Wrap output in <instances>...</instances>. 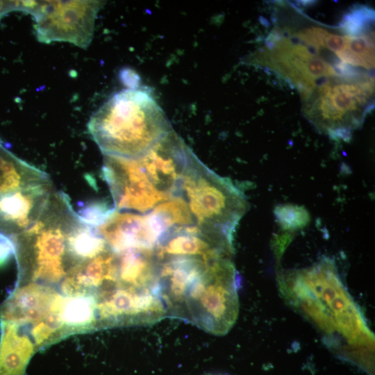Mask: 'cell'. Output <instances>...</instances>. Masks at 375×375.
Listing matches in <instances>:
<instances>
[{
  "instance_id": "6da1fadb",
  "label": "cell",
  "mask_w": 375,
  "mask_h": 375,
  "mask_svg": "<svg viewBox=\"0 0 375 375\" xmlns=\"http://www.w3.org/2000/svg\"><path fill=\"white\" fill-rule=\"evenodd\" d=\"M88 128L104 156L138 158L172 131L151 94L138 87L110 97L90 117Z\"/></svg>"
},
{
  "instance_id": "7a4b0ae2",
  "label": "cell",
  "mask_w": 375,
  "mask_h": 375,
  "mask_svg": "<svg viewBox=\"0 0 375 375\" xmlns=\"http://www.w3.org/2000/svg\"><path fill=\"white\" fill-rule=\"evenodd\" d=\"M81 219L69 197L53 191L38 220L26 231L12 238L19 281L56 283L64 279L72 262L68 240Z\"/></svg>"
},
{
  "instance_id": "3957f363",
  "label": "cell",
  "mask_w": 375,
  "mask_h": 375,
  "mask_svg": "<svg viewBox=\"0 0 375 375\" xmlns=\"http://www.w3.org/2000/svg\"><path fill=\"white\" fill-rule=\"evenodd\" d=\"M176 196L185 201L196 225L231 236L248 209L244 194L229 179L207 167L193 152Z\"/></svg>"
},
{
  "instance_id": "277c9868",
  "label": "cell",
  "mask_w": 375,
  "mask_h": 375,
  "mask_svg": "<svg viewBox=\"0 0 375 375\" xmlns=\"http://www.w3.org/2000/svg\"><path fill=\"white\" fill-rule=\"evenodd\" d=\"M325 81L316 90L305 113L317 128L334 139H349L367 114L359 108L374 92V81L342 77Z\"/></svg>"
},
{
  "instance_id": "5b68a950",
  "label": "cell",
  "mask_w": 375,
  "mask_h": 375,
  "mask_svg": "<svg viewBox=\"0 0 375 375\" xmlns=\"http://www.w3.org/2000/svg\"><path fill=\"white\" fill-rule=\"evenodd\" d=\"M238 278L231 258L213 261L196 287L184 320L210 333H227L238 315Z\"/></svg>"
},
{
  "instance_id": "8992f818",
  "label": "cell",
  "mask_w": 375,
  "mask_h": 375,
  "mask_svg": "<svg viewBox=\"0 0 375 375\" xmlns=\"http://www.w3.org/2000/svg\"><path fill=\"white\" fill-rule=\"evenodd\" d=\"M103 4L102 1H18V10L33 17L39 42H67L85 49Z\"/></svg>"
},
{
  "instance_id": "52a82bcc",
  "label": "cell",
  "mask_w": 375,
  "mask_h": 375,
  "mask_svg": "<svg viewBox=\"0 0 375 375\" xmlns=\"http://www.w3.org/2000/svg\"><path fill=\"white\" fill-rule=\"evenodd\" d=\"M102 174L117 210L145 213L169 199L154 187L138 158L104 156Z\"/></svg>"
},
{
  "instance_id": "ba28073f",
  "label": "cell",
  "mask_w": 375,
  "mask_h": 375,
  "mask_svg": "<svg viewBox=\"0 0 375 375\" xmlns=\"http://www.w3.org/2000/svg\"><path fill=\"white\" fill-rule=\"evenodd\" d=\"M94 298L100 327L151 324L166 315L160 297L153 290L115 288Z\"/></svg>"
},
{
  "instance_id": "9c48e42d",
  "label": "cell",
  "mask_w": 375,
  "mask_h": 375,
  "mask_svg": "<svg viewBox=\"0 0 375 375\" xmlns=\"http://www.w3.org/2000/svg\"><path fill=\"white\" fill-rule=\"evenodd\" d=\"M292 276L312 291L314 299L327 306L334 314L339 329L347 337L354 338L362 326L356 307L345 293L334 264L324 260L316 265L292 273Z\"/></svg>"
},
{
  "instance_id": "30bf717a",
  "label": "cell",
  "mask_w": 375,
  "mask_h": 375,
  "mask_svg": "<svg viewBox=\"0 0 375 375\" xmlns=\"http://www.w3.org/2000/svg\"><path fill=\"white\" fill-rule=\"evenodd\" d=\"M269 43V51L262 56L264 62L293 81L305 99L312 92L317 79L339 76L333 67L302 44H293L288 39Z\"/></svg>"
},
{
  "instance_id": "8fae6325",
  "label": "cell",
  "mask_w": 375,
  "mask_h": 375,
  "mask_svg": "<svg viewBox=\"0 0 375 375\" xmlns=\"http://www.w3.org/2000/svg\"><path fill=\"white\" fill-rule=\"evenodd\" d=\"M96 230L115 253L133 249H155L166 234L162 224L151 210L139 214L115 209Z\"/></svg>"
},
{
  "instance_id": "7c38bea8",
  "label": "cell",
  "mask_w": 375,
  "mask_h": 375,
  "mask_svg": "<svg viewBox=\"0 0 375 375\" xmlns=\"http://www.w3.org/2000/svg\"><path fill=\"white\" fill-rule=\"evenodd\" d=\"M158 260L174 256H188L215 260L231 258L233 236L196 224L168 231L155 248Z\"/></svg>"
},
{
  "instance_id": "4fadbf2b",
  "label": "cell",
  "mask_w": 375,
  "mask_h": 375,
  "mask_svg": "<svg viewBox=\"0 0 375 375\" xmlns=\"http://www.w3.org/2000/svg\"><path fill=\"white\" fill-rule=\"evenodd\" d=\"M192 152L172 130L138 159L154 187L171 198L177 194Z\"/></svg>"
},
{
  "instance_id": "5bb4252c",
  "label": "cell",
  "mask_w": 375,
  "mask_h": 375,
  "mask_svg": "<svg viewBox=\"0 0 375 375\" xmlns=\"http://www.w3.org/2000/svg\"><path fill=\"white\" fill-rule=\"evenodd\" d=\"M53 191L49 183L0 198V235L12 239L28 229L40 217Z\"/></svg>"
},
{
  "instance_id": "9a60e30c",
  "label": "cell",
  "mask_w": 375,
  "mask_h": 375,
  "mask_svg": "<svg viewBox=\"0 0 375 375\" xmlns=\"http://www.w3.org/2000/svg\"><path fill=\"white\" fill-rule=\"evenodd\" d=\"M117 266V253L108 248L71 267L63 279L62 292L65 296L92 295L98 288L99 292L114 289Z\"/></svg>"
},
{
  "instance_id": "2e32d148",
  "label": "cell",
  "mask_w": 375,
  "mask_h": 375,
  "mask_svg": "<svg viewBox=\"0 0 375 375\" xmlns=\"http://www.w3.org/2000/svg\"><path fill=\"white\" fill-rule=\"evenodd\" d=\"M62 296L55 290L31 283L17 288L0 307V321L33 325L51 312Z\"/></svg>"
},
{
  "instance_id": "e0dca14e",
  "label": "cell",
  "mask_w": 375,
  "mask_h": 375,
  "mask_svg": "<svg viewBox=\"0 0 375 375\" xmlns=\"http://www.w3.org/2000/svg\"><path fill=\"white\" fill-rule=\"evenodd\" d=\"M0 375H24L35 347L22 326L0 322Z\"/></svg>"
},
{
  "instance_id": "ac0fdd59",
  "label": "cell",
  "mask_w": 375,
  "mask_h": 375,
  "mask_svg": "<svg viewBox=\"0 0 375 375\" xmlns=\"http://www.w3.org/2000/svg\"><path fill=\"white\" fill-rule=\"evenodd\" d=\"M49 183L45 172L16 156L0 140V198Z\"/></svg>"
},
{
  "instance_id": "d6986e66",
  "label": "cell",
  "mask_w": 375,
  "mask_h": 375,
  "mask_svg": "<svg viewBox=\"0 0 375 375\" xmlns=\"http://www.w3.org/2000/svg\"><path fill=\"white\" fill-rule=\"evenodd\" d=\"M61 316L67 336L90 331L99 326L96 300L92 295L64 297Z\"/></svg>"
},
{
  "instance_id": "ffe728a7",
  "label": "cell",
  "mask_w": 375,
  "mask_h": 375,
  "mask_svg": "<svg viewBox=\"0 0 375 375\" xmlns=\"http://www.w3.org/2000/svg\"><path fill=\"white\" fill-rule=\"evenodd\" d=\"M108 248L96 228L81 220L71 233L68 240V251L72 267L99 255Z\"/></svg>"
},
{
  "instance_id": "44dd1931",
  "label": "cell",
  "mask_w": 375,
  "mask_h": 375,
  "mask_svg": "<svg viewBox=\"0 0 375 375\" xmlns=\"http://www.w3.org/2000/svg\"><path fill=\"white\" fill-rule=\"evenodd\" d=\"M374 32L370 35H347L345 49L337 56L343 63L372 69L374 67Z\"/></svg>"
},
{
  "instance_id": "7402d4cb",
  "label": "cell",
  "mask_w": 375,
  "mask_h": 375,
  "mask_svg": "<svg viewBox=\"0 0 375 375\" xmlns=\"http://www.w3.org/2000/svg\"><path fill=\"white\" fill-rule=\"evenodd\" d=\"M151 211L159 218L167 233L174 228L195 224L187 203L178 196L161 202Z\"/></svg>"
},
{
  "instance_id": "603a6c76",
  "label": "cell",
  "mask_w": 375,
  "mask_h": 375,
  "mask_svg": "<svg viewBox=\"0 0 375 375\" xmlns=\"http://www.w3.org/2000/svg\"><path fill=\"white\" fill-rule=\"evenodd\" d=\"M374 19V11L367 6H355L343 18L341 27L349 36L366 34L368 26Z\"/></svg>"
},
{
  "instance_id": "cb8c5ba5",
  "label": "cell",
  "mask_w": 375,
  "mask_h": 375,
  "mask_svg": "<svg viewBox=\"0 0 375 375\" xmlns=\"http://www.w3.org/2000/svg\"><path fill=\"white\" fill-rule=\"evenodd\" d=\"M115 210V208L108 203L96 201L84 204L77 214L83 223L96 228L104 223Z\"/></svg>"
},
{
  "instance_id": "d4e9b609",
  "label": "cell",
  "mask_w": 375,
  "mask_h": 375,
  "mask_svg": "<svg viewBox=\"0 0 375 375\" xmlns=\"http://www.w3.org/2000/svg\"><path fill=\"white\" fill-rule=\"evenodd\" d=\"M13 254H15V246L12 240L9 238L0 235V266Z\"/></svg>"
},
{
  "instance_id": "484cf974",
  "label": "cell",
  "mask_w": 375,
  "mask_h": 375,
  "mask_svg": "<svg viewBox=\"0 0 375 375\" xmlns=\"http://www.w3.org/2000/svg\"><path fill=\"white\" fill-rule=\"evenodd\" d=\"M18 10L17 1H0V19L6 13Z\"/></svg>"
}]
</instances>
